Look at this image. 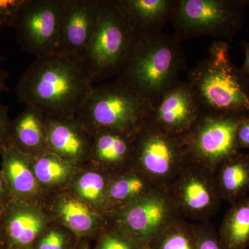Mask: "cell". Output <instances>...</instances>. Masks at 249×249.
Wrapping results in <instances>:
<instances>
[{"label":"cell","instance_id":"1","mask_svg":"<svg viewBox=\"0 0 249 249\" xmlns=\"http://www.w3.org/2000/svg\"><path fill=\"white\" fill-rule=\"evenodd\" d=\"M96 85L83 57L58 53L36 58L18 80V101L49 117H76Z\"/></svg>","mask_w":249,"mask_h":249},{"label":"cell","instance_id":"2","mask_svg":"<svg viewBox=\"0 0 249 249\" xmlns=\"http://www.w3.org/2000/svg\"><path fill=\"white\" fill-rule=\"evenodd\" d=\"M181 41L173 34L139 41L116 79L153 106L181 81L187 58Z\"/></svg>","mask_w":249,"mask_h":249},{"label":"cell","instance_id":"3","mask_svg":"<svg viewBox=\"0 0 249 249\" xmlns=\"http://www.w3.org/2000/svg\"><path fill=\"white\" fill-rule=\"evenodd\" d=\"M231 47L214 40L208 55L188 73L203 111L249 116V81L232 61Z\"/></svg>","mask_w":249,"mask_h":249},{"label":"cell","instance_id":"4","mask_svg":"<svg viewBox=\"0 0 249 249\" xmlns=\"http://www.w3.org/2000/svg\"><path fill=\"white\" fill-rule=\"evenodd\" d=\"M139 42L119 0H100L97 23L83 57L95 83L119 76Z\"/></svg>","mask_w":249,"mask_h":249},{"label":"cell","instance_id":"5","mask_svg":"<svg viewBox=\"0 0 249 249\" xmlns=\"http://www.w3.org/2000/svg\"><path fill=\"white\" fill-rule=\"evenodd\" d=\"M152 105L117 79L95 85L76 118L91 134L102 129L135 134Z\"/></svg>","mask_w":249,"mask_h":249},{"label":"cell","instance_id":"6","mask_svg":"<svg viewBox=\"0 0 249 249\" xmlns=\"http://www.w3.org/2000/svg\"><path fill=\"white\" fill-rule=\"evenodd\" d=\"M247 0H177L173 35L181 41L201 37L231 40L245 22Z\"/></svg>","mask_w":249,"mask_h":249},{"label":"cell","instance_id":"7","mask_svg":"<svg viewBox=\"0 0 249 249\" xmlns=\"http://www.w3.org/2000/svg\"><path fill=\"white\" fill-rule=\"evenodd\" d=\"M188 163L182 139L163 132L147 118L136 132L131 167L165 188Z\"/></svg>","mask_w":249,"mask_h":249},{"label":"cell","instance_id":"8","mask_svg":"<svg viewBox=\"0 0 249 249\" xmlns=\"http://www.w3.org/2000/svg\"><path fill=\"white\" fill-rule=\"evenodd\" d=\"M249 116L202 111L196 124L181 138L188 163L214 173L218 165L239 152L236 134Z\"/></svg>","mask_w":249,"mask_h":249},{"label":"cell","instance_id":"9","mask_svg":"<svg viewBox=\"0 0 249 249\" xmlns=\"http://www.w3.org/2000/svg\"><path fill=\"white\" fill-rule=\"evenodd\" d=\"M106 220L117 228L140 249H149L152 241L178 217L165 188L146 196L106 214Z\"/></svg>","mask_w":249,"mask_h":249},{"label":"cell","instance_id":"10","mask_svg":"<svg viewBox=\"0 0 249 249\" xmlns=\"http://www.w3.org/2000/svg\"><path fill=\"white\" fill-rule=\"evenodd\" d=\"M178 217L190 223L210 222L222 203L213 173L188 163L165 188Z\"/></svg>","mask_w":249,"mask_h":249},{"label":"cell","instance_id":"11","mask_svg":"<svg viewBox=\"0 0 249 249\" xmlns=\"http://www.w3.org/2000/svg\"><path fill=\"white\" fill-rule=\"evenodd\" d=\"M64 0H26L14 28L23 50L36 58L57 53Z\"/></svg>","mask_w":249,"mask_h":249},{"label":"cell","instance_id":"12","mask_svg":"<svg viewBox=\"0 0 249 249\" xmlns=\"http://www.w3.org/2000/svg\"><path fill=\"white\" fill-rule=\"evenodd\" d=\"M202 111L191 85L181 80L152 106L148 119L163 132L181 139Z\"/></svg>","mask_w":249,"mask_h":249},{"label":"cell","instance_id":"13","mask_svg":"<svg viewBox=\"0 0 249 249\" xmlns=\"http://www.w3.org/2000/svg\"><path fill=\"white\" fill-rule=\"evenodd\" d=\"M53 222L42 204L11 199L0 216L7 249H33Z\"/></svg>","mask_w":249,"mask_h":249},{"label":"cell","instance_id":"14","mask_svg":"<svg viewBox=\"0 0 249 249\" xmlns=\"http://www.w3.org/2000/svg\"><path fill=\"white\" fill-rule=\"evenodd\" d=\"M42 205L54 222L66 228L77 238L97 237L107 222L106 216L67 188L46 195Z\"/></svg>","mask_w":249,"mask_h":249},{"label":"cell","instance_id":"15","mask_svg":"<svg viewBox=\"0 0 249 249\" xmlns=\"http://www.w3.org/2000/svg\"><path fill=\"white\" fill-rule=\"evenodd\" d=\"M47 151L83 168L89 164L92 134L76 117L45 116Z\"/></svg>","mask_w":249,"mask_h":249},{"label":"cell","instance_id":"16","mask_svg":"<svg viewBox=\"0 0 249 249\" xmlns=\"http://www.w3.org/2000/svg\"><path fill=\"white\" fill-rule=\"evenodd\" d=\"M100 0H64L57 53L83 57L99 14Z\"/></svg>","mask_w":249,"mask_h":249},{"label":"cell","instance_id":"17","mask_svg":"<svg viewBox=\"0 0 249 249\" xmlns=\"http://www.w3.org/2000/svg\"><path fill=\"white\" fill-rule=\"evenodd\" d=\"M135 134L102 129L92 133L89 164L109 175L130 168Z\"/></svg>","mask_w":249,"mask_h":249},{"label":"cell","instance_id":"18","mask_svg":"<svg viewBox=\"0 0 249 249\" xmlns=\"http://www.w3.org/2000/svg\"><path fill=\"white\" fill-rule=\"evenodd\" d=\"M0 157V172L7 185L11 199L42 204L45 195L36 179L31 156L8 144Z\"/></svg>","mask_w":249,"mask_h":249},{"label":"cell","instance_id":"19","mask_svg":"<svg viewBox=\"0 0 249 249\" xmlns=\"http://www.w3.org/2000/svg\"><path fill=\"white\" fill-rule=\"evenodd\" d=\"M139 40L163 34L173 19L177 0H119Z\"/></svg>","mask_w":249,"mask_h":249},{"label":"cell","instance_id":"20","mask_svg":"<svg viewBox=\"0 0 249 249\" xmlns=\"http://www.w3.org/2000/svg\"><path fill=\"white\" fill-rule=\"evenodd\" d=\"M9 144L31 157L47 152L45 115L35 108L26 106L11 120Z\"/></svg>","mask_w":249,"mask_h":249},{"label":"cell","instance_id":"21","mask_svg":"<svg viewBox=\"0 0 249 249\" xmlns=\"http://www.w3.org/2000/svg\"><path fill=\"white\" fill-rule=\"evenodd\" d=\"M214 182L222 201L233 204L249 193V152L239 151L214 170Z\"/></svg>","mask_w":249,"mask_h":249},{"label":"cell","instance_id":"22","mask_svg":"<svg viewBox=\"0 0 249 249\" xmlns=\"http://www.w3.org/2000/svg\"><path fill=\"white\" fill-rule=\"evenodd\" d=\"M158 188L145 175L134 168H127L111 175L105 203V216L146 196Z\"/></svg>","mask_w":249,"mask_h":249},{"label":"cell","instance_id":"23","mask_svg":"<svg viewBox=\"0 0 249 249\" xmlns=\"http://www.w3.org/2000/svg\"><path fill=\"white\" fill-rule=\"evenodd\" d=\"M31 165L37 183L45 196L67 188L82 168L49 151L31 157Z\"/></svg>","mask_w":249,"mask_h":249},{"label":"cell","instance_id":"24","mask_svg":"<svg viewBox=\"0 0 249 249\" xmlns=\"http://www.w3.org/2000/svg\"><path fill=\"white\" fill-rule=\"evenodd\" d=\"M111 175L90 166L82 168L67 187L80 200L105 215L106 193Z\"/></svg>","mask_w":249,"mask_h":249},{"label":"cell","instance_id":"25","mask_svg":"<svg viewBox=\"0 0 249 249\" xmlns=\"http://www.w3.org/2000/svg\"><path fill=\"white\" fill-rule=\"evenodd\" d=\"M225 249H247L249 247V196L231 204L219 231Z\"/></svg>","mask_w":249,"mask_h":249},{"label":"cell","instance_id":"26","mask_svg":"<svg viewBox=\"0 0 249 249\" xmlns=\"http://www.w3.org/2000/svg\"><path fill=\"white\" fill-rule=\"evenodd\" d=\"M149 249H196L191 223L180 217L174 219L152 241Z\"/></svg>","mask_w":249,"mask_h":249},{"label":"cell","instance_id":"27","mask_svg":"<svg viewBox=\"0 0 249 249\" xmlns=\"http://www.w3.org/2000/svg\"><path fill=\"white\" fill-rule=\"evenodd\" d=\"M94 249H140L117 228L106 222L98 234Z\"/></svg>","mask_w":249,"mask_h":249},{"label":"cell","instance_id":"28","mask_svg":"<svg viewBox=\"0 0 249 249\" xmlns=\"http://www.w3.org/2000/svg\"><path fill=\"white\" fill-rule=\"evenodd\" d=\"M72 235H74L70 231L53 221L39 237L33 249H67Z\"/></svg>","mask_w":249,"mask_h":249},{"label":"cell","instance_id":"29","mask_svg":"<svg viewBox=\"0 0 249 249\" xmlns=\"http://www.w3.org/2000/svg\"><path fill=\"white\" fill-rule=\"evenodd\" d=\"M196 249H225L211 222L191 223Z\"/></svg>","mask_w":249,"mask_h":249},{"label":"cell","instance_id":"30","mask_svg":"<svg viewBox=\"0 0 249 249\" xmlns=\"http://www.w3.org/2000/svg\"><path fill=\"white\" fill-rule=\"evenodd\" d=\"M25 2L26 0H0V34L6 28L14 27Z\"/></svg>","mask_w":249,"mask_h":249},{"label":"cell","instance_id":"31","mask_svg":"<svg viewBox=\"0 0 249 249\" xmlns=\"http://www.w3.org/2000/svg\"><path fill=\"white\" fill-rule=\"evenodd\" d=\"M11 119L9 114V107L0 99V157L9 142L10 127Z\"/></svg>","mask_w":249,"mask_h":249},{"label":"cell","instance_id":"32","mask_svg":"<svg viewBox=\"0 0 249 249\" xmlns=\"http://www.w3.org/2000/svg\"><path fill=\"white\" fill-rule=\"evenodd\" d=\"M236 147L238 151L249 150V118L242 121L236 134Z\"/></svg>","mask_w":249,"mask_h":249},{"label":"cell","instance_id":"33","mask_svg":"<svg viewBox=\"0 0 249 249\" xmlns=\"http://www.w3.org/2000/svg\"><path fill=\"white\" fill-rule=\"evenodd\" d=\"M5 58L1 53H0V96L3 93L7 92L9 91V88L7 85V80L10 76L9 72L5 71L1 67V63L4 62Z\"/></svg>","mask_w":249,"mask_h":249},{"label":"cell","instance_id":"34","mask_svg":"<svg viewBox=\"0 0 249 249\" xmlns=\"http://www.w3.org/2000/svg\"><path fill=\"white\" fill-rule=\"evenodd\" d=\"M242 45L245 54V60L240 70L249 81V41H242Z\"/></svg>","mask_w":249,"mask_h":249},{"label":"cell","instance_id":"35","mask_svg":"<svg viewBox=\"0 0 249 249\" xmlns=\"http://www.w3.org/2000/svg\"><path fill=\"white\" fill-rule=\"evenodd\" d=\"M11 199L7 185L0 172V202L6 203Z\"/></svg>","mask_w":249,"mask_h":249},{"label":"cell","instance_id":"36","mask_svg":"<svg viewBox=\"0 0 249 249\" xmlns=\"http://www.w3.org/2000/svg\"><path fill=\"white\" fill-rule=\"evenodd\" d=\"M0 249H7L6 239H5L4 232L1 228V223H0Z\"/></svg>","mask_w":249,"mask_h":249},{"label":"cell","instance_id":"37","mask_svg":"<svg viewBox=\"0 0 249 249\" xmlns=\"http://www.w3.org/2000/svg\"><path fill=\"white\" fill-rule=\"evenodd\" d=\"M77 249H89V246L87 245V244H85L84 242H81Z\"/></svg>","mask_w":249,"mask_h":249},{"label":"cell","instance_id":"38","mask_svg":"<svg viewBox=\"0 0 249 249\" xmlns=\"http://www.w3.org/2000/svg\"><path fill=\"white\" fill-rule=\"evenodd\" d=\"M6 203L0 202V216H1V213H2L3 211H4V207L5 206H6Z\"/></svg>","mask_w":249,"mask_h":249}]
</instances>
